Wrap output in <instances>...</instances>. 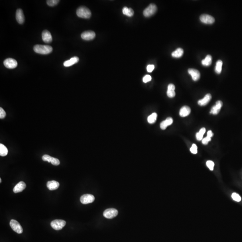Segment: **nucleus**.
Returning a JSON list of instances; mask_svg holds the SVG:
<instances>
[{
    "instance_id": "27",
    "label": "nucleus",
    "mask_w": 242,
    "mask_h": 242,
    "mask_svg": "<svg viewBox=\"0 0 242 242\" xmlns=\"http://www.w3.org/2000/svg\"><path fill=\"white\" fill-rule=\"evenodd\" d=\"M59 1V0H48L47 1V4L50 7H54L57 5Z\"/></svg>"
},
{
    "instance_id": "35",
    "label": "nucleus",
    "mask_w": 242,
    "mask_h": 242,
    "mask_svg": "<svg viewBox=\"0 0 242 242\" xmlns=\"http://www.w3.org/2000/svg\"><path fill=\"white\" fill-rule=\"evenodd\" d=\"M154 66L153 65H148L147 67V70L148 72H152V71H153L154 70Z\"/></svg>"
},
{
    "instance_id": "39",
    "label": "nucleus",
    "mask_w": 242,
    "mask_h": 242,
    "mask_svg": "<svg viewBox=\"0 0 242 242\" xmlns=\"http://www.w3.org/2000/svg\"><path fill=\"white\" fill-rule=\"evenodd\" d=\"M175 86L173 84H170L168 86V90H175Z\"/></svg>"
},
{
    "instance_id": "19",
    "label": "nucleus",
    "mask_w": 242,
    "mask_h": 242,
    "mask_svg": "<svg viewBox=\"0 0 242 242\" xmlns=\"http://www.w3.org/2000/svg\"><path fill=\"white\" fill-rule=\"evenodd\" d=\"M191 111V109L188 106H183L179 111V115L182 117H185L190 114Z\"/></svg>"
},
{
    "instance_id": "22",
    "label": "nucleus",
    "mask_w": 242,
    "mask_h": 242,
    "mask_svg": "<svg viewBox=\"0 0 242 242\" xmlns=\"http://www.w3.org/2000/svg\"><path fill=\"white\" fill-rule=\"evenodd\" d=\"M212 57L210 55L207 56L202 61V64L204 66H210L211 64H212Z\"/></svg>"
},
{
    "instance_id": "6",
    "label": "nucleus",
    "mask_w": 242,
    "mask_h": 242,
    "mask_svg": "<svg viewBox=\"0 0 242 242\" xmlns=\"http://www.w3.org/2000/svg\"><path fill=\"white\" fill-rule=\"evenodd\" d=\"M118 214V211L114 208H110L105 210L103 213V216L107 219H112Z\"/></svg>"
},
{
    "instance_id": "31",
    "label": "nucleus",
    "mask_w": 242,
    "mask_h": 242,
    "mask_svg": "<svg viewBox=\"0 0 242 242\" xmlns=\"http://www.w3.org/2000/svg\"><path fill=\"white\" fill-rule=\"evenodd\" d=\"M190 151L193 154H196L197 153V147L196 145L193 144L190 149Z\"/></svg>"
},
{
    "instance_id": "38",
    "label": "nucleus",
    "mask_w": 242,
    "mask_h": 242,
    "mask_svg": "<svg viewBox=\"0 0 242 242\" xmlns=\"http://www.w3.org/2000/svg\"><path fill=\"white\" fill-rule=\"evenodd\" d=\"M134 12L132 9L129 8V12H128V13L127 16H128V17H132L133 15H134Z\"/></svg>"
},
{
    "instance_id": "28",
    "label": "nucleus",
    "mask_w": 242,
    "mask_h": 242,
    "mask_svg": "<svg viewBox=\"0 0 242 242\" xmlns=\"http://www.w3.org/2000/svg\"><path fill=\"white\" fill-rule=\"evenodd\" d=\"M232 198L235 201L237 202H240L241 200V198L239 194L236 193H233L232 194Z\"/></svg>"
},
{
    "instance_id": "25",
    "label": "nucleus",
    "mask_w": 242,
    "mask_h": 242,
    "mask_svg": "<svg viewBox=\"0 0 242 242\" xmlns=\"http://www.w3.org/2000/svg\"><path fill=\"white\" fill-rule=\"evenodd\" d=\"M222 64L223 63H222V62L221 60H218V61H217L216 67H215V71L218 74H219L221 72Z\"/></svg>"
},
{
    "instance_id": "41",
    "label": "nucleus",
    "mask_w": 242,
    "mask_h": 242,
    "mask_svg": "<svg viewBox=\"0 0 242 242\" xmlns=\"http://www.w3.org/2000/svg\"><path fill=\"white\" fill-rule=\"evenodd\" d=\"M206 129L205 128H202L200 130L199 132L201 133L202 135H204V133L206 132Z\"/></svg>"
},
{
    "instance_id": "11",
    "label": "nucleus",
    "mask_w": 242,
    "mask_h": 242,
    "mask_svg": "<svg viewBox=\"0 0 242 242\" xmlns=\"http://www.w3.org/2000/svg\"><path fill=\"white\" fill-rule=\"evenodd\" d=\"M81 36L83 40H91L94 39L95 36V34L93 31L88 30L82 33Z\"/></svg>"
},
{
    "instance_id": "20",
    "label": "nucleus",
    "mask_w": 242,
    "mask_h": 242,
    "mask_svg": "<svg viewBox=\"0 0 242 242\" xmlns=\"http://www.w3.org/2000/svg\"><path fill=\"white\" fill-rule=\"evenodd\" d=\"M79 61V58L78 57H74L71 58L69 60L64 62L63 65L65 67H69V66H72L74 64L77 63Z\"/></svg>"
},
{
    "instance_id": "29",
    "label": "nucleus",
    "mask_w": 242,
    "mask_h": 242,
    "mask_svg": "<svg viewBox=\"0 0 242 242\" xmlns=\"http://www.w3.org/2000/svg\"><path fill=\"white\" fill-rule=\"evenodd\" d=\"M206 165L210 170H213L214 166V163L212 160H208L206 162Z\"/></svg>"
},
{
    "instance_id": "12",
    "label": "nucleus",
    "mask_w": 242,
    "mask_h": 242,
    "mask_svg": "<svg viewBox=\"0 0 242 242\" xmlns=\"http://www.w3.org/2000/svg\"><path fill=\"white\" fill-rule=\"evenodd\" d=\"M222 106V102L221 101H217L216 105L212 107L210 113L213 115H217L219 113Z\"/></svg>"
},
{
    "instance_id": "32",
    "label": "nucleus",
    "mask_w": 242,
    "mask_h": 242,
    "mask_svg": "<svg viewBox=\"0 0 242 242\" xmlns=\"http://www.w3.org/2000/svg\"><path fill=\"white\" fill-rule=\"evenodd\" d=\"M6 116V113L3 108H0V119H4Z\"/></svg>"
},
{
    "instance_id": "42",
    "label": "nucleus",
    "mask_w": 242,
    "mask_h": 242,
    "mask_svg": "<svg viewBox=\"0 0 242 242\" xmlns=\"http://www.w3.org/2000/svg\"><path fill=\"white\" fill-rule=\"evenodd\" d=\"M0 182H1V178H0Z\"/></svg>"
},
{
    "instance_id": "34",
    "label": "nucleus",
    "mask_w": 242,
    "mask_h": 242,
    "mask_svg": "<svg viewBox=\"0 0 242 242\" xmlns=\"http://www.w3.org/2000/svg\"><path fill=\"white\" fill-rule=\"evenodd\" d=\"M202 141V142L203 144H204V145H206L208 144V143H209L210 141H211V138L207 136V137L204 138L203 139Z\"/></svg>"
},
{
    "instance_id": "4",
    "label": "nucleus",
    "mask_w": 242,
    "mask_h": 242,
    "mask_svg": "<svg viewBox=\"0 0 242 242\" xmlns=\"http://www.w3.org/2000/svg\"><path fill=\"white\" fill-rule=\"evenodd\" d=\"M157 11V7L154 4H151L144 10L143 15L145 17H149L154 15Z\"/></svg>"
},
{
    "instance_id": "1",
    "label": "nucleus",
    "mask_w": 242,
    "mask_h": 242,
    "mask_svg": "<svg viewBox=\"0 0 242 242\" xmlns=\"http://www.w3.org/2000/svg\"><path fill=\"white\" fill-rule=\"evenodd\" d=\"M33 50L36 53L45 55L51 53L52 51V48L49 45L36 44L34 47Z\"/></svg>"
},
{
    "instance_id": "18",
    "label": "nucleus",
    "mask_w": 242,
    "mask_h": 242,
    "mask_svg": "<svg viewBox=\"0 0 242 242\" xmlns=\"http://www.w3.org/2000/svg\"><path fill=\"white\" fill-rule=\"evenodd\" d=\"M60 184L58 182L54 180L48 182L47 184L48 188L50 191L57 190V189L58 188Z\"/></svg>"
},
{
    "instance_id": "37",
    "label": "nucleus",
    "mask_w": 242,
    "mask_h": 242,
    "mask_svg": "<svg viewBox=\"0 0 242 242\" xmlns=\"http://www.w3.org/2000/svg\"><path fill=\"white\" fill-rule=\"evenodd\" d=\"M129 8H128L127 7H124L123 8V13L124 15H127V14H128V12H129Z\"/></svg>"
},
{
    "instance_id": "21",
    "label": "nucleus",
    "mask_w": 242,
    "mask_h": 242,
    "mask_svg": "<svg viewBox=\"0 0 242 242\" xmlns=\"http://www.w3.org/2000/svg\"><path fill=\"white\" fill-rule=\"evenodd\" d=\"M173 123V119L171 117L167 118L165 121L161 122L160 124V128L162 130H165L168 126L171 125Z\"/></svg>"
},
{
    "instance_id": "5",
    "label": "nucleus",
    "mask_w": 242,
    "mask_h": 242,
    "mask_svg": "<svg viewBox=\"0 0 242 242\" xmlns=\"http://www.w3.org/2000/svg\"><path fill=\"white\" fill-rule=\"evenodd\" d=\"M10 225L12 229L18 234H22L23 232V229L22 227L20 225L19 222L16 220H14V219L11 220Z\"/></svg>"
},
{
    "instance_id": "14",
    "label": "nucleus",
    "mask_w": 242,
    "mask_h": 242,
    "mask_svg": "<svg viewBox=\"0 0 242 242\" xmlns=\"http://www.w3.org/2000/svg\"><path fill=\"white\" fill-rule=\"evenodd\" d=\"M16 19L18 23L22 24L24 23L25 18L23 11L21 9H18L16 12Z\"/></svg>"
},
{
    "instance_id": "33",
    "label": "nucleus",
    "mask_w": 242,
    "mask_h": 242,
    "mask_svg": "<svg viewBox=\"0 0 242 242\" xmlns=\"http://www.w3.org/2000/svg\"><path fill=\"white\" fill-rule=\"evenodd\" d=\"M152 80V77L150 75H146L143 78V80L144 83H146L147 82H149Z\"/></svg>"
},
{
    "instance_id": "3",
    "label": "nucleus",
    "mask_w": 242,
    "mask_h": 242,
    "mask_svg": "<svg viewBox=\"0 0 242 242\" xmlns=\"http://www.w3.org/2000/svg\"><path fill=\"white\" fill-rule=\"evenodd\" d=\"M66 224V222L64 220L56 219L51 222V226L56 231L61 230Z\"/></svg>"
},
{
    "instance_id": "23",
    "label": "nucleus",
    "mask_w": 242,
    "mask_h": 242,
    "mask_svg": "<svg viewBox=\"0 0 242 242\" xmlns=\"http://www.w3.org/2000/svg\"><path fill=\"white\" fill-rule=\"evenodd\" d=\"M184 54V50L181 48H178L172 53V56L174 58H179Z\"/></svg>"
},
{
    "instance_id": "24",
    "label": "nucleus",
    "mask_w": 242,
    "mask_h": 242,
    "mask_svg": "<svg viewBox=\"0 0 242 242\" xmlns=\"http://www.w3.org/2000/svg\"><path fill=\"white\" fill-rule=\"evenodd\" d=\"M8 153V150L7 147L3 144H0V155L1 156H7Z\"/></svg>"
},
{
    "instance_id": "30",
    "label": "nucleus",
    "mask_w": 242,
    "mask_h": 242,
    "mask_svg": "<svg viewBox=\"0 0 242 242\" xmlns=\"http://www.w3.org/2000/svg\"><path fill=\"white\" fill-rule=\"evenodd\" d=\"M167 95L169 97L173 98L175 97V92L174 90H167Z\"/></svg>"
},
{
    "instance_id": "2",
    "label": "nucleus",
    "mask_w": 242,
    "mask_h": 242,
    "mask_svg": "<svg viewBox=\"0 0 242 242\" xmlns=\"http://www.w3.org/2000/svg\"><path fill=\"white\" fill-rule=\"evenodd\" d=\"M77 16L80 18L84 19H89L91 16V12L89 9L84 7H81L76 11Z\"/></svg>"
},
{
    "instance_id": "36",
    "label": "nucleus",
    "mask_w": 242,
    "mask_h": 242,
    "mask_svg": "<svg viewBox=\"0 0 242 242\" xmlns=\"http://www.w3.org/2000/svg\"><path fill=\"white\" fill-rule=\"evenodd\" d=\"M203 135H204L202 134L201 133H200L199 132H198V133H196V139L198 141H200L201 140H202L203 138Z\"/></svg>"
},
{
    "instance_id": "7",
    "label": "nucleus",
    "mask_w": 242,
    "mask_h": 242,
    "mask_svg": "<svg viewBox=\"0 0 242 242\" xmlns=\"http://www.w3.org/2000/svg\"><path fill=\"white\" fill-rule=\"evenodd\" d=\"M81 202L83 204H87L91 203L95 200V197L91 194H86L83 195L80 199Z\"/></svg>"
},
{
    "instance_id": "9",
    "label": "nucleus",
    "mask_w": 242,
    "mask_h": 242,
    "mask_svg": "<svg viewBox=\"0 0 242 242\" xmlns=\"http://www.w3.org/2000/svg\"><path fill=\"white\" fill-rule=\"evenodd\" d=\"M42 159L44 161H48V162L51 163L54 166H58L60 165V162L58 159L52 157L47 154L43 155Z\"/></svg>"
},
{
    "instance_id": "13",
    "label": "nucleus",
    "mask_w": 242,
    "mask_h": 242,
    "mask_svg": "<svg viewBox=\"0 0 242 242\" xmlns=\"http://www.w3.org/2000/svg\"><path fill=\"white\" fill-rule=\"evenodd\" d=\"M42 38L44 42L46 43H49L52 41V36L50 32L48 30H44L42 34Z\"/></svg>"
},
{
    "instance_id": "8",
    "label": "nucleus",
    "mask_w": 242,
    "mask_h": 242,
    "mask_svg": "<svg viewBox=\"0 0 242 242\" xmlns=\"http://www.w3.org/2000/svg\"><path fill=\"white\" fill-rule=\"evenodd\" d=\"M4 65L7 68L9 69H14L18 66V63L16 60L14 59L9 58L4 61Z\"/></svg>"
},
{
    "instance_id": "26",
    "label": "nucleus",
    "mask_w": 242,
    "mask_h": 242,
    "mask_svg": "<svg viewBox=\"0 0 242 242\" xmlns=\"http://www.w3.org/2000/svg\"><path fill=\"white\" fill-rule=\"evenodd\" d=\"M157 119V114L156 113H152L148 117V121L150 124H153L156 121Z\"/></svg>"
},
{
    "instance_id": "10",
    "label": "nucleus",
    "mask_w": 242,
    "mask_h": 242,
    "mask_svg": "<svg viewBox=\"0 0 242 242\" xmlns=\"http://www.w3.org/2000/svg\"><path fill=\"white\" fill-rule=\"evenodd\" d=\"M200 20L201 22L205 24H213L215 22L213 17L209 15L204 14L200 16Z\"/></svg>"
},
{
    "instance_id": "40",
    "label": "nucleus",
    "mask_w": 242,
    "mask_h": 242,
    "mask_svg": "<svg viewBox=\"0 0 242 242\" xmlns=\"http://www.w3.org/2000/svg\"><path fill=\"white\" fill-rule=\"evenodd\" d=\"M213 132L211 131H208L207 133V136L208 137H209L211 138L212 137H213Z\"/></svg>"
},
{
    "instance_id": "15",
    "label": "nucleus",
    "mask_w": 242,
    "mask_h": 242,
    "mask_svg": "<svg viewBox=\"0 0 242 242\" xmlns=\"http://www.w3.org/2000/svg\"><path fill=\"white\" fill-rule=\"evenodd\" d=\"M188 73L192 76V79L195 81H196L200 78V74L199 71L195 69H189Z\"/></svg>"
},
{
    "instance_id": "16",
    "label": "nucleus",
    "mask_w": 242,
    "mask_h": 242,
    "mask_svg": "<svg viewBox=\"0 0 242 242\" xmlns=\"http://www.w3.org/2000/svg\"><path fill=\"white\" fill-rule=\"evenodd\" d=\"M26 188V184L24 182L21 181L19 182L13 189L14 193H17L23 191Z\"/></svg>"
},
{
    "instance_id": "17",
    "label": "nucleus",
    "mask_w": 242,
    "mask_h": 242,
    "mask_svg": "<svg viewBox=\"0 0 242 242\" xmlns=\"http://www.w3.org/2000/svg\"><path fill=\"white\" fill-rule=\"evenodd\" d=\"M211 98H212V96L211 94H207L203 98L198 101V105L200 106H205L209 103V102L211 100Z\"/></svg>"
}]
</instances>
